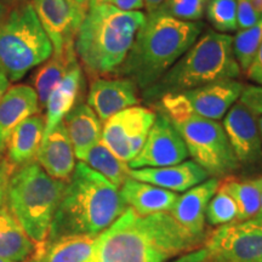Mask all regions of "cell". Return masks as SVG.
<instances>
[{
    "instance_id": "1",
    "label": "cell",
    "mask_w": 262,
    "mask_h": 262,
    "mask_svg": "<svg viewBox=\"0 0 262 262\" xmlns=\"http://www.w3.org/2000/svg\"><path fill=\"white\" fill-rule=\"evenodd\" d=\"M206 238L186 231L169 212L139 216L127 208L96 238L95 262H169L202 248Z\"/></svg>"
},
{
    "instance_id": "2",
    "label": "cell",
    "mask_w": 262,
    "mask_h": 262,
    "mask_svg": "<svg viewBox=\"0 0 262 262\" xmlns=\"http://www.w3.org/2000/svg\"><path fill=\"white\" fill-rule=\"evenodd\" d=\"M126 209L119 189L101 173L79 162L66 185L48 239L68 235L97 238Z\"/></svg>"
},
{
    "instance_id": "3",
    "label": "cell",
    "mask_w": 262,
    "mask_h": 262,
    "mask_svg": "<svg viewBox=\"0 0 262 262\" xmlns=\"http://www.w3.org/2000/svg\"><path fill=\"white\" fill-rule=\"evenodd\" d=\"M204 31L203 22L148 14L116 77L127 78L141 91L156 84Z\"/></svg>"
},
{
    "instance_id": "4",
    "label": "cell",
    "mask_w": 262,
    "mask_h": 262,
    "mask_svg": "<svg viewBox=\"0 0 262 262\" xmlns=\"http://www.w3.org/2000/svg\"><path fill=\"white\" fill-rule=\"evenodd\" d=\"M145 21L141 11H123L107 3L89 6L74 40L75 55L89 75H116Z\"/></svg>"
},
{
    "instance_id": "5",
    "label": "cell",
    "mask_w": 262,
    "mask_h": 262,
    "mask_svg": "<svg viewBox=\"0 0 262 262\" xmlns=\"http://www.w3.org/2000/svg\"><path fill=\"white\" fill-rule=\"evenodd\" d=\"M233 37L212 29L202 33L160 79L141 91L143 101L156 104L163 96L217 83L237 79L241 74L233 55Z\"/></svg>"
},
{
    "instance_id": "6",
    "label": "cell",
    "mask_w": 262,
    "mask_h": 262,
    "mask_svg": "<svg viewBox=\"0 0 262 262\" xmlns=\"http://www.w3.org/2000/svg\"><path fill=\"white\" fill-rule=\"evenodd\" d=\"M67 182L49 176L37 162L16 169L6 187V209L35 244L48 239Z\"/></svg>"
},
{
    "instance_id": "7",
    "label": "cell",
    "mask_w": 262,
    "mask_h": 262,
    "mask_svg": "<svg viewBox=\"0 0 262 262\" xmlns=\"http://www.w3.org/2000/svg\"><path fill=\"white\" fill-rule=\"evenodd\" d=\"M52 54L54 48L32 3L17 5L0 22V70L9 80L22 79Z\"/></svg>"
},
{
    "instance_id": "8",
    "label": "cell",
    "mask_w": 262,
    "mask_h": 262,
    "mask_svg": "<svg viewBox=\"0 0 262 262\" xmlns=\"http://www.w3.org/2000/svg\"><path fill=\"white\" fill-rule=\"evenodd\" d=\"M172 124L181 135L193 162L202 166L210 178L224 179L239 169L241 165L221 123L193 113Z\"/></svg>"
},
{
    "instance_id": "9",
    "label": "cell",
    "mask_w": 262,
    "mask_h": 262,
    "mask_svg": "<svg viewBox=\"0 0 262 262\" xmlns=\"http://www.w3.org/2000/svg\"><path fill=\"white\" fill-rule=\"evenodd\" d=\"M156 117L157 111L148 107L126 108L104 122L101 142L114 156L129 164L142 149Z\"/></svg>"
},
{
    "instance_id": "10",
    "label": "cell",
    "mask_w": 262,
    "mask_h": 262,
    "mask_svg": "<svg viewBox=\"0 0 262 262\" xmlns=\"http://www.w3.org/2000/svg\"><path fill=\"white\" fill-rule=\"evenodd\" d=\"M204 247L227 262H262V217L220 226Z\"/></svg>"
},
{
    "instance_id": "11",
    "label": "cell",
    "mask_w": 262,
    "mask_h": 262,
    "mask_svg": "<svg viewBox=\"0 0 262 262\" xmlns=\"http://www.w3.org/2000/svg\"><path fill=\"white\" fill-rule=\"evenodd\" d=\"M188 157L187 147L179 131L168 117L157 112L145 145L129 166L130 169L163 168L185 162Z\"/></svg>"
},
{
    "instance_id": "12",
    "label": "cell",
    "mask_w": 262,
    "mask_h": 262,
    "mask_svg": "<svg viewBox=\"0 0 262 262\" xmlns=\"http://www.w3.org/2000/svg\"><path fill=\"white\" fill-rule=\"evenodd\" d=\"M39 21L50 39L54 55L74 49V40L88 10L74 0H32Z\"/></svg>"
},
{
    "instance_id": "13",
    "label": "cell",
    "mask_w": 262,
    "mask_h": 262,
    "mask_svg": "<svg viewBox=\"0 0 262 262\" xmlns=\"http://www.w3.org/2000/svg\"><path fill=\"white\" fill-rule=\"evenodd\" d=\"M228 142L239 165H254L262 160V142L257 117L242 102H235L224 117Z\"/></svg>"
},
{
    "instance_id": "14",
    "label": "cell",
    "mask_w": 262,
    "mask_h": 262,
    "mask_svg": "<svg viewBox=\"0 0 262 262\" xmlns=\"http://www.w3.org/2000/svg\"><path fill=\"white\" fill-rule=\"evenodd\" d=\"M139 88L127 78H95L88 94V104L104 123L126 108L139 106Z\"/></svg>"
},
{
    "instance_id": "15",
    "label": "cell",
    "mask_w": 262,
    "mask_h": 262,
    "mask_svg": "<svg viewBox=\"0 0 262 262\" xmlns=\"http://www.w3.org/2000/svg\"><path fill=\"white\" fill-rule=\"evenodd\" d=\"M221 179L209 178L179 195L169 214L182 226L186 231L195 237L206 238L205 214L209 202L217 192Z\"/></svg>"
},
{
    "instance_id": "16",
    "label": "cell",
    "mask_w": 262,
    "mask_h": 262,
    "mask_svg": "<svg viewBox=\"0 0 262 262\" xmlns=\"http://www.w3.org/2000/svg\"><path fill=\"white\" fill-rule=\"evenodd\" d=\"M245 85L237 79L217 81L182 93L193 113L210 120L222 119L229 108L238 102Z\"/></svg>"
},
{
    "instance_id": "17",
    "label": "cell",
    "mask_w": 262,
    "mask_h": 262,
    "mask_svg": "<svg viewBox=\"0 0 262 262\" xmlns=\"http://www.w3.org/2000/svg\"><path fill=\"white\" fill-rule=\"evenodd\" d=\"M40 111L38 95L29 85L10 86L0 101V160L4 159L15 127Z\"/></svg>"
},
{
    "instance_id": "18",
    "label": "cell",
    "mask_w": 262,
    "mask_h": 262,
    "mask_svg": "<svg viewBox=\"0 0 262 262\" xmlns=\"http://www.w3.org/2000/svg\"><path fill=\"white\" fill-rule=\"evenodd\" d=\"M130 178L168 189L170 192L182 193L206 181L210 176L195 162L185 160L180 164L163 168L131 169Z\"/></svg>"
},
{
    "instance_id": "19",
    "label": "cell",
    "mask_w": 262,
    "mask_h": 262,
    "mask_svg": "<svg viewBox=\"0 0 262 262\" xmlns=\"http://www.w3.org/2000/svg\"><path fill=\"white\" fill-rule=\"evenodd\" d=\"M35 162L52 179L63 182L70 181L77 163L73 146L63 122L42 140Z\"/></svg>"
},
{
    "instance_id": "20",
    "label": "cell",
    "mask_w": 262,
    "mask_h": 262,
    "mask_svg": "<svg viewBox=\"0 0 262 262\" xmlns=\"http://www.w3.org/2000/svg\"><path fill=\"white\" fill-rule=\"evenodd\" d=\"M44 131L45 117L39 113L27 118L15 127L10 136L4 156V160L11 173L26 164L35 162Z\"/></svg>"
},
{
    "instance_id": "21",
    "label": "cell",
    "mask_w": 262,
    "mask_h": 262,
    "mask_svg": "<svg viewBox=\"0 0 262 262\" xmlns=\"http://www.w3.org/2000/svg\"><path fill=\"white\" fill-rule=\"evenodd\" d=\"M119 193L127 208L139 216L170 212L179 196L178 193L137 181L130 176L119 188Z\"/></svg>"
},
{
    "instance_id": "22",
    "label": "cell",
    "mask_w": 262,
    "mask_h": 262,
    "mask_svg": "<svg viewBox=\"0 0 262 262\" xmlns=\"http://www.w3.org/2000/svg\"><path fill=\"white\" fill-rule=\"evenodd\" d=\"M96 238L68 235L47 239L35 244V250L25 262H86L93 256Z\"/></svg>"
},
{
    "instance_id": "23",
    "label": "cell",
    "mask_w": 262,
    "mask_h": 262,
    "mask_svg": "<svg viewBox=\"0 0 262 262\" xmlns=\"http://www.w3.org/2000/svg\"><path fill=\"white\" fill-rule=\"evenodd\" d=\"M64 126L73 146L75 158H84L102 136V122L88 103H77L64 117Z\"/></svg>"
},
{
    "instance_id": "24",
    "label": "cell",
    "mask_w": 262,
    "mask_h": 262,
    "mask_svg": "<svg viewBox=\"0 0 262 262\" xmlns=\"http://www.w3.org/2000/svg\"><path fill=\"white\" fill-rule=\"evenodd\" d=\"M81 85H83V72L75 61L70 70L55 88L47 102V116H45V131L42 140L51 134L58 124L63 122L64 117L77 104Z\"/></svg>"
},
{
    "instance_id": "25",
    "label": "cell",
    "mask_w": 262,
    "mask_h": 262,
    "mask_svg": "<svg viewBox=\"0 0 262 262\" xmlns=\"http://www.w3.org/2000/svg\"><path fill=\"white\" fill-rule=\"evenodd\" d=\"M35 250L28 237L6 206L0 208V258L9 262H25Z\"/></svg>"
},
{
    "instance_id": "26",
    "label": "cell",
    "mask_w": 262,
    "mask_h": 262,
    "mask_svg": "<svg viewBox=\"0 0 262 262\" xmlns=\"http://www.w3.org/2000/svg\"><path fill=\"white\" fill-rule=\"evenodd\" d=\"M221 187L229 193L238 206V221L256 217L260 211L261 178L239 180L234 176L221 179Z\"/></svg>"
},
{
    "instance_id": "27",
    "label": "cell",
    "mask_w": 262,
    "mask_h": 262,
    "mask_svg": "<svg viewBox=\"0 0 262 262\" xmlns=\"http://www.w3.org/2000/svg\"><path fill=\"white\" fill-rule=\"evenodd\" d=\"M77 61L74 49L64 51L62 55H54L40 67L34 77L35 93L38 95L39 104L47 106V102L55 88L60 84L68 70Z\"/></svg>"
},
{
    "instance_id": "28",
    "label": "cell",
    "mask_w": 262,
    "mask_h": 262,
    "mask_svg": "<svg viewBox=\"0 0 262 262\" xmlns=\"http://www.w3.org/2000/svg\"><path fill=\"white\" fill-rule=\"evenodd\" d=\"M81 162L101 173L118 189L122 187L125 180L130 176L131 169L129 164L114 156L101 141L85 155Z\"/></svg>"
},
{
    "instance_id": "29",
    "label": "cell",
    "mask_w": 262,
    "mask_h": 262,
    "mask_svg": "<svg viewBox=\"0 0 262 262\" xmlns=\"http://www.w3.org/2000/svg\"><path fill=\"white\" fill-rule=\"evenodd\" d=\"M262 44V17L253 27L238 31L233 37V55L242 72H247Z\"/></svg>"
},
{
    "instance_id": "30",
    "label": "cell",
    "mask_w": 262,
    "mask_h": 262,
    "mask_svg": "<svg viewBox=\"0 0 262 262\" xmlns=\"http://www.w3.org/2000/svg\"><path fill=\"white\" fill-rule=\"evenodd\" d=\"M205 219L209 225L215 226V227L238 221V206L234 199L225 188L221 187V185L219 186L217 192L209 202Z\"/></svg>"
},
{
    "instance_id": "31",
    "label": "cell",
    "mask_w": 262,
    "mask_h": 262,
    "mask_svg": "<svg viewBox=\"0 0 262 262\" xmlns=\"http://www.w3.org/2000/svg\"><path fill=\"white\" fill-rule=\"evenodd\" d=\"M206 18L219 33L237 32V0H209Z\"/></svg>"
},
{
    "instance_id": "32",
    "label": "cell",
    "mask_w": 262,
    "mask_h": 262,
    "mask_svg": "<svg viewBox=\"0 0 262 262\" xmlns=\"http://www.w3.org/2000/svg\"><path fill=\"white\" fill-rule=\"evenodd\" d=\"M209 0H165L155 12L186 22H201ZM153 14V12H152Z\"/></svg>"
},
{
    "instance_id": "33",
    "label": "cell",
    "mask_w": 262,
    "mask_h": 262,
    "mask_svg": "<svg viewBox=\"0 0 262 262\" xmlns=\"http://www.w3.org/2000/svg\"><path fill=\"white\" fill-rule=\"evenodd\" d=\"M261 17L255 11L250 0H237L238 31H244L256 25Z\"/></svg>"
},
{
    "instance_id": "34",
    "label": "cell",
    "mask_w": 262,
    "mask_h": 262,
    "mask_svg": "<svg viewBox=\"0 0 262 262\" xmlns=\"http://www.w3.org/2000/svg\"><path fill=\"white\" fill-rule=\"evenodd\" d=\"M239 102H242L245 107L253 112L255 116L262 114V88L257 85H245L243 93L239 98Z\"/></svg>"
},
{
    "instance_id": "35",
    "label": "cell",
    "mask_w": 262,
    "mask_h": 262,
    "mask_svg": "<svg viewBox=\"0 0 262 262\" xmlns=\"http://www.w3.org/2000/svg\"><path fill=\"white\" fill-rule=\"evenodd\" d=\"M245 74L253 83H256L257 86L262 88V44Z\"/></svg>"
},
{
    "instance_id": "36",
    "label": "cell",
    "mask_w": 262,
    "mask_h": 262,
    "mask_svg": "<svg viewBox=\"0 0 262 262\" xmlns=\"http://www.w3.org/2000/svg\"><path fill=\"white\" fill-rule=\"evenodd\" d=\"M106 3L123 11H140L145 8L143 0H106Z\"/></svg>"
},
{
    "instance_id": "37",
    "label": "cell",
    "mask_w": 262,
    "mask_h": 262,
    "mask_svg": "<svg viewBox=\"0 0 262 262\" xmlns=\"http://www.w3.org/2000/svg\"><path fill=\"white\" fill-rule=\"evenodd\" d=\"M11 171H10L8 164L5 163L4 159L0 160V208L5 202L6 195V187H8V181Z\"/></svg>"
},
{
    "instance_id": "38",
    "label": "cell",
    "mask_w": 262,
    "mask_h": 262,
    "mask_svg": "<svg viewBox=\"0 0 262 262\" xmlns=\"http://www.w3.org/2000/svg\"><path fill=\"white\" fill-rule=\"evenodd\" d=\"M9 85H10V80L8 79V77H6L4 72L0 70V101H2L4 94L8 91Z\"/></svg>"
},
{
    "instance_id": "39",
    "label": "cell",
    "mask_w": 262,
    "mask_h": 262,
    "mask_svg": "<svg viewBox=\"0 0 262 262\" xmlns=\"http://www.w3.org/2000/svg\"><path fill=\"white\" fill-rule=\"evenodd\" d=\"M164 2H165V0H143V3H145V8L148 14L155 12Z\"/></svg>"
},
{
    "instance_id": "40",
    "label": "cell",
    "mask_w": 262,
    "mask_h": 262,
    "mask_svg": "<svg viewBox=\"0 0 262 262\" xmlns=\"http://www.w3.org/2000/svg\"><path fill=\"white\" fill-rule=\"evenodd\" d=\"M196 257H198V249L194 251H192V253L182 255V256L175 258V260L170 261V262H195Z\"/></svg>"
},
{
    "instance_id": "41",
    "label": "cell",
    "mask_w": 262,
    "mask_h": 262,
    "mask_svg": "<svg viewBox=\"0 0 262 262\" xmlns=\"http://www.w3.org/2000/svg\"><path fill=\"white\" fill-rule=\"evenodd\" d=\"M250 3L255 11L257 12V15L262 17V0H250Z\"/></svg>"
},
{
    "instance_id": "42",
    "label": "cell",
    "mask_w": 262,
    "mask_h": 262,
    "mask_svg": "<svg viewBox=\"0 0 262 262\" xmlns=\"http://www.w3.org/2000/svg\"><path fill=\"white\" fill-rule=\"evenodd\" d=\"M6 11H8V10H6V5L2 4V3H0V22H2L3 19L5 18Z\"/></svg>"
},
{
    "instance_id": "43",
    "label": "cell",
    "mask_w": 262,
    "mask_h": 262,
    "mask_svg": "<svg viewBox=\"0 0 262 262\" xmlns=\"http://www.w3.org/2000/svg\"><path fill=\"white\" fill-rule=\"evenodd\" d=\"M22 0H0V3L4 5H14V4H19Z\"/></svg>"
},
{
    "instance_id": "44",
    "label": "cell",
    "mask_w": 262,
    "mask_h": 262,
    "mask_svg": "<svg viewBox=\"0 0 262 262\" xmlns=\"http://www.w3.org/2000/svg\"><path fill=\"white\" fill-rule=\"evenodd\" d=\"M102 3H106V0H88V8L97 4H102Z\"/></svg>"
},
{
    "instance_id": "45",
    "label": "cell",
    "mask_w": 262,
    "mask_h": 262,
    "mask_svg": "<svg viewBox=\"0 0 262 262\" xmlns=\"http://www.w3.org/2000/svg\"><path fill=\"white\" fill-rule=\"evenodd\" d=\"M78 5H80L81 8L86 9L88 10V0H74Z\"/></svg>"
},
{
    "instance_id": "46",
    "label": "cell",
    "mask_w": 262,
    "mask_h": 262,
    "mask_svg": "<svg viewBox=\"0 0 262 262\" xmlns=\"http://www.w3.org/2000/svg\"><path fill=\"white\" fill-rule=\"evenodd\" d=\"M257 124H258V130H260L261 142H262V114L261 116H257Z\"/></svg>"
},
{
    "instance_id": "47",
    "label": "cell",
    "mask_w": 262,
    "mask_h": 262,
    "mask_svg": "<svg viewBox=\"0 0 262 262\" xmlns=\"http://www.w3.org/2000/svg\"><path fill=\"white\" fill-rule=\"evenodd\" d=\"M262 217V176H261V195H260V211H258V215Z\"/></svg>"
},
{
    "instance_id": "48",
    "label": "cell",
    "mask_w": 262,
    "mask_h": 262,
    "mask_svg": "<svg viewBox=\"0 0 262 262\" xmlns=\"http://www.w3.org/2000/svg\"><path fill=\"white\" fill-rule=\"evenodd\" d=\"M86 262H95V261H94V258H93V256H91V258H90V260H88Z\"/></svg>"
},
{
    "instance_id": "49",
    "label": "cell",
    "mask_w": 262,
    "mask_h": 262,
    "mask_svg": "<svg viewBox=\"0 0 262 262\" xmlns=\"http://www.w3.org/2000/svg\"><path fill=\"white\" fill-rule=\"evenodd\" d=\"M0 262H9V261H6V260H3V258H0Z\"/></svg>"
}]
</instances>
